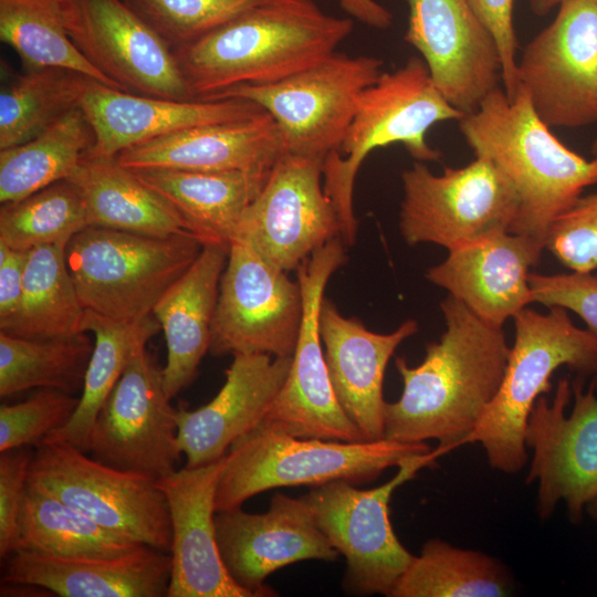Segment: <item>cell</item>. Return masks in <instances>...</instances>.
<instances>
[{
    "label": "cell",
    "instance_id": "39",
    "mask_svg": "<svg viewBox=\"0 0 597 597\" xmlns=\"http://www.w3.org/2000/svg\"><path fill=\"white\" fill-rule=\"evenodd\" d=\"M88 226L83 195L70 179L3 203L0 209V242L18 250L67 243Z\"/></svg>",
    "mask_w": 597,
    "mask_h": 597
},
{
    "label": "cell",
    "instance_id": "4",
    "mask_svg": "<svg viewBox=\"0 0 597 597\" xmlns=\"http://www.w3.org/2000/svg\"><path fill=\"white\" fill-rule=\"evenodd\" d=\"M464 115L447 101L418 56L391 72H381L364 90L343 140L322 167L323 188L337 213L345 244L352 245L356 239L353 192L365 158L374 149L400 144L417 161H437L442 155L428 144V130Z\"/></svg>",
    "mask_w": 597,
    "mask_h": 597
},
{
    "label": "cell",
    "instance_id": "26",
    "mask_svg": "<svg viewBox=\"0 0 597 597\" xmlns=\"http://www.w3.org/2000/svg\"><path fill=\"white\" fill-rule=\"evenodd\" d=\"M283 154L277 125L262 111L248 118L192 127L138 144L121 151L116 159L129 169L242 171L269 177Z\"/></svg>",
    "mask_w": 597,
    "mask_h": 597
},
{
    "label": "cell",
    "instance_id": "46",
    "mask_svg": "<svg viewBox=\"0 0 597 597\" xmlns=\"http://www.w3.org/2000/svg\"><path fill=\"white\" fill-rule=\"evenodd\" d=\"M29 252L0 242V329L19 308Z\"/></svg>",
    "mask_w": 597,
    "mask_h": 597
},
{
    "label": "cell",
    "instance_id": "16",
    "mask_svg": "<svg viewBox=\"0 0 597 597\" xmlns=\"http://www.w3.org/2000/svg\"><path fill=\"white\" fill-rule=\"evenodd\" d=\"M176 412L161 368L143 344L98 411L87 452L112 468L158 480L176 470L182 453Z\"/></svg>",
    "mask_w": 597,
    "mask_h": 597
},
{
    "label": "cell",
    "instance_id": "1",
    "mask_svg": "<svg viewBox=\"0 0 597 597\" xmlns=\"http://www.w3.org/2000/svg\"><path fill=\"white\" fill-rule=\"evenodd\" d=\"M446 332L426 346L422 363L405 357L395 366L404 388L386 402L385 439L422 443L429 439L451 451L467 443L502 383L511 347L503 327L475 315L448 295L440 304Z\"/></svg>",
    "mask_w": 597,
    "mask_h": 597
},
{
    "label": "cell",
    "instance_id": "30",
    "mask_svg": "<svg viewBox=\"0 0 597 597\" xmlns=\"http://www.w3.org/2000/svg\"><path fill=\"white\" fill-rule=\"evenodd\" d=\"M67 179L83 195L90 226L153 237L189 232L172 207L116 157L88 154Z\"/></svg>",
    "mask_w": 597,
    "mask_h": 597
},
{
    "label": "cell",
    "instance_id": "6",
    "mask_svg": "<svg viewBox=\"0 0 597 597\" xmlns=\"http://www.w3.org/2000/svg\"><path fill=\"white\" fill-rule=\"evenodd\" d=\"M430 450L426 442L385 438L359 442L298 438L260 422L226 453L216 511L239 507L250 498L276 488H314L336 480L367 483L386 469Z\"/></svg>",
    "mask_w": 597,
    "mask_h": 597
},
{
    "label": "cell",
    "instance_id": "29",
    "mask_svg": "<svg viewBox=\"0 0 597 597\" xmlns=\"http://www.w3.org/2000/svg\"><path fill=\"white\" fill-rule=\"evenodd\" d=\"M132 170L172 207L187 231L202 244L227 248L237 238L245 210L268 179L242 171Z\"/></svg>",
    "mask_w": 597,
    "mask_h": 597
},
{
    "label": "cell",
    "instance_id": "8",
    "mask_svg": "<svg viewBox=\"0 0 597 597\" xmlns=\"http://www.w3.org/2000/svg\"><path fill=\"white\" fill-rule=\"evenodd\" d=\"M447 452L438 446L407 458L398 465L397 473L377 488L363 490L336 480L311 488L302 496L316 525L346 559L343 584L347 591L390 597L415 557L391 526V495L419 470L434 467L437 459Z\"/></svg>",
    "mask_w": 597,
    "mask_h": 597
},
{
    "label": "cell",
    "instance_id": "47",
    "mask_svg": "<svg viewBox=\"0 0 597 597\" xmlns=\"http://www.w3.org/2000/svg\"><path fill=\"white\" fill-rule=\"evenodd\" d=\"M342 9L357 21L385 30L392 23L391 12L376 0H336Z\"/></svg>",
    "mask_w": 597,
    "mask_h": 597
},
{
    "label": "cell",
    "instance_id": "35",
    "mask_svg": "<svg viewBox=\"0 0 597 597\" xmlns=\"http://www.w3.org/2000/svg\"><path fill=\"white\" fill-rule=\"evenodd\" d=\"M143 546L103 527L61 500L28 485L19 516L15 551L62 557H114Z\"/></svg>",
    "mask_w": 597,
    "mask_h": 597
},
{
    "label": "cell",
    "instance_id": "2",
    "mask_svg": "<svg viewBox=\"0 0 597 597\" xmlns=\"http://www.w3.org/2000/svg\"><path fill=\"white\" fill-rule=\"evenodd\" d=\"M353 28L352 19L312 0H269L174 52L193 98L211 100L310 67L336 52Z\"/></svg>",
    "mask_w": 597,
    "mask_h": 597
},
{
    "label": "cell",
    "instance_id": "21",
    "mask_svg": "<svg viewBox=\"0 0 597 597\" xmlns=\"http://www.w3.org/2000/svg\"><path fill=\"white\" fill-rule=\"evenodd\" d=\"M224 457L157 480L171 523L167 597H252L228 573L216 534V492Z\"/></svg>",
    "mask_w": 597,
    "mask_h": 597
},
{
    "label": "cell",
    "instance_id": "17",
    "mask_svg": "<svg viewBox=\"0 0 597 597\" xmlns=\"http://www.w3.org/2000/svg\"><path fill=\"white\" fill-rule=\"evenodd\" d=\"M59 1L75 46L121 91L195 100L174 50L124 0Z\"/></svg>",
    "mask_w": 597,
    "mask_h": 597
},
{
    "label": "cell",
    "instance_id": "40",
    "mask_svg": "<svg viewBox=\"0 0 597 597\" xmlns=\"http://www.w3.org/2000/svg\"><path fill=\"white\" fill-rule=\"evenodd\" d=\"M175 51L269 0H124Z\"/></svg>",
    "mask_w": 597,
    "mask_h": 597
},
{
    "label": "cell",
    "instance_id": "44",
    "mask_svg": "<svg viewBox=\"0 0 597 597\" xmlns=\"http://www.w3.org/2000/svg\"><path fill=\"white\" fill-rule=\"evenodd\" d=\"M33 451L29 447L0 452V556L17 549L19 516L28 490Z\"/></svg>",
    "mask_w": 597,
    "mask_h": 597
},
{
    "label": "cell",
    "instance_id": "7",
    "mask_svg": "<svg viewBox=\"0 0 597 597\" xmlns=\"http://www.w3.org/2000/svg\"><path fill=\"white\" fill-rule=\"evenodd\" d=\"M202 248L190 232L153 237L88 226L70 239L65 259L86 311L142 322Z\"/></svg>",
    "mask_w": 597,
    "mask_h": 597
},
{
    "label": "cell",
    "instance_id": "32",
    "mask_svg": "<svg viewBox=\"0 0 597 597\" xmlns=\"http://www.w3.org/2000/svg\"><path fill=\"white\" fill-rule=\"evenodd\" d=\"M95 144L91 123L74 108L28 142L0 150V202L18 201L67 179Z\"/></svg>",
    "mask_w": 597,
    "mask_h": 597
},
{
    "label": "cell",
    "instance_id": "34",
    "mask_svg": "<svg viewBox=\"0 0 597 597\" xmlns=\"http://www.w3.org/2000/svg\"><path fill=\"white\" fill-rule=\"evenodd\" d=\"M513 589V576L496 558L431 538L390 597H502Z\"/></svg>",
    "mask_w": 597,
    "mask_h": 597
},
{
    "label": "cell",
    "instance_id": "12",
    "mask_svg": "<svg viewBox=\"0 0 597 597\" xmlns=\"http://www.w3.org/2000/svg\"><path fill=\"white\" fill-rule=\"evenodd\" d=\"M583 377L561 378L553 400L540 396L526 422L525 444L533 450L526 484L538 483L536 513L548 519L558 502L579 523L597 492V396Z\"/></svg>",
    "mask_w": 597,
    "mask_h": 597
},
{
    "label": "cell",
    "instance_id": "33",
    "mask_svg": "<svg viewBox=\"0 0 597 597\" xmlns=\"http://www.w3.org/2000/svg\"><path fill=\"white\" fill-rule=\"evenodd\" d=\"M159 329L154 316L142 322H117L85 310L84 333L94 334V348L82 395L71 420L44 441L67 442L87 453L96 416L122 377L136 349Z\"/></svg>",
    "mask_w": 597,
    "mask_h": 597
},
{
    "label": "cell",
    "instance_id": "11",
    "mask_svg": "<svg viewBox=\"0 0 597 597\" xmlns=\"http://www.w3.org/2000/svg\"><path fill=\"white\" fill-rule=\"evenodd\" d=\"M399 229L409 245L434 243L449 250L494 232L509 231L519 211L507 178L485 157L441 175L416 161L401 174Z\"/></svg>",
    "mask_w": 597,
    "mask_h": 597
},
{
    "label": "cell",
    "instance_id": "36",
    "mask_svg": "<svg viewBox=\"0 0 597 597\" xmlns=\"http://www.w3.org/2000/svg\"><path fill=\"white\" fill-rule=\"evenodd\" d=\"M92 80L61 67L32 69L12 77L0 93V150L28 142L80 107Z\"/></svg>",
    "mask_w": 597,
    "mask_h": 597
},
{
    "label": "cell",
    "instance_id": "9",
    "mask_svg": "<svg viewBox=\"0 0 597 597\" xmlns=\"http://www.w3.org/2000/svg\"><path fill=\"white\" fill-rule=\"evenodd\" d=\"M381 66L376 56L334 52L281 81L239 85L211 100L259 105L276 123L286 154L324 163L343 140L362 93L379 77Z\"/></svg>",
    "mask_w": 597,
    "mask_h": 597
},
{
    "label": "cell",
    "instance_id": "49",
    "mask_svg": "<svg viewBox=\"0 0 597 597\" xmlns=\"http://www.w3.org/2000/svg\"><path fill=\"white\" fill-rule=\"evenodd\" d=\"M585 511L595 522H597V492L587 503Z\"/></svg>",
    "mask_w": 597,
    "mask_h": 597
},
{
    "label": "cell",
    "instance_id": "3",
    "mask_svg": "<svg viewBox=\"0 0 597 597\" xmlns=\"http://www.w3.org/2000/svg\"><path fill=\"white\" fill-rule=\"evenodd\" d=\"M458 124L475 156L488 158L517 195L512 233L545 244L553 220L597 185V158L586 159L564 145L521 85L512 98L503 88L494 90Z\"/></svg>",
    "mask_w": 597,
    "mask_h": 597
},
{
    "label": "cell",
    "instance_id": "25",
    "mask_svg": "<svg viewBox=\"0 0 597 597\" xmlns=\"http://www.w3.org/2000/svg\"><path fill=\"white\" fill-rule=\"evenodd\" d=\"M80 107L91 123L92 155L116 157L135 145L192 127L248 118L263 109L249 101L171 100L116 90L92 80Z\"/></svg>",
    "mask_w": 597,
    "mask_h": 597
},
{
    "label": "cell",
    "instance_id": "10",
    "mask_svg": "<svg viewBox=\"0 0 597 597\" xmlns=\"http://www.w3.org/2000/svg\"><path fill=\"white\" fill-rule=\"evenodd\" d=\"M28 485L118 535L170 553L169 509L155 479L112 468L67 442L50 440L33 451Z\"/></svg>",
    "mask_w": 597,
    "mask_h": 597
},
{
    "label": "cell",
    "instance_id": "14",
    "mask_svg": "<svg viewBox=\"0 0 597 597\" xmlns=\"http://www.w3.org/2000/svg\"><path fill=\"white\" fill-rule=\"evenodd\" d=\"M344 244L332 239L296 269L303 294L300 335L287 378L262 422L298 438L366 441L335 396L320 334L324 290L346 261Z\"/></svg>",
    "mask_w": 597,
    "mask_h": 597
},
{
    "label": "cell",
    "instance_id": "31",
    "mask_svg": "<svg viewBox=\"0 0 597 597\" xmlns=\"http://www.w3.org/2000/svg\"><path fill=\"white\" fill-rule=\"evenodd\" d=\"M66 244L30 250L19 308L0 332L31 339L66 338L84 333L85 308L66 264Z\"/></svg>",
    "mask_w": 597,
    "mask_h": 597
},
{
    "label": "cell",
    "instance_id": "48",
    "mask_svg": "<svg viewBox=\"0 0 597 597\" xmlns=\"http://www.w3.org/2000/svg\"><path fill=\"white\" fill-rule=\"evenodd\" d=\"M564 1L565 0H528V6L535 15L544 17Z\"/></svg>",
    "mask_w": 597,
    "mask_h": 597
},
{
    "label": "cell",
    "instance_id": "42",
    "mask_svg": "<svg viewBox=\"0 0 597 597\" xmlns=\"http://www.w3.org/2000/svg\"><path fill=\"white\" fill-rule=\"evenodd\" d=\"M545 249L572 271L597 269V192L580 196L553 220Z\"/></svg>",
    "mask_w": 597,
    "mask_h": 597
},
{
    "label": "cell",
    "instance_id": "22",
    "mask_svg": "<svg viewBox=\"0 0 597 597\" xmlns=\"http://www.w3.org/2000/svg\"><path fill=\"white\" fill-rule=\"evenodd\" d=\"M545 244L509 231L491 233L449 250L426 277L460 300L484 322L503 327L531 302L530 269Z\"/></svg>",
    "mask_w": 597,
    "mask_h": 597
},
{
    "label": "cell",
    "instance_id": "37",
    "mask_svg": "<svg viewBox=\"0 0 597 597\" xmlns=\"http://www.w3.org/2000/svg\"><path fill=\"white\" fill-rule=\"evenodd\" d=\"M93 348L94 343L85 333L31 339L0 332V396L31 388L74 395L83 389Z\"/></svg>",
    "mask_w": 597,
    "mask_h": 597
},
{
    "label": "cell",
    "instance_id": "15",
    "mask_svg": "<svg viewBox=\"0 0 597 597\" xmlns=\"http://www.w3.org/2000/svg\"><path fill=\"white\" fill-rule=\"evenodd\" d=\"M519 85L553 127L597 123V0H565L517 61Z\"/></svg>",
    "mask_w": 597,
    "mask_h": 597
},
{
    "label": "cell",
    "instance_id": "38",
    "mask_svg": "<svg viewBox=\"0 0 597 597\" xmlns=\"http://www.w3.org/2000/svg\"><path fill=\"white\" fill-rule=\"evenodd\" d=\"M0 39L19 54L28 70L66 69L119 90L75 46L59 0H0Z\"/></svg>",
    "mask_w": 597,
    "mask_h": 597
},
{
    "label": "cell",
    "instance_id": "43",
    "mask_svg": "<svg viewBox=\"0 0 597 597\" xmlns=\"http://www.w3.org/2000/svg\"><path fill=\"white\" fill-rule=\"evenodd\" d=\"M531 302L577 314L597 338V275L591 272L528 274Z\"/></svg>",
    "mask_w": 597,
    "mask_h": 597
},
{
    "label": "cell",
    "instance_id": "50",
    "mask_svg": "<svg viewBox=\"0 0 597 597\" xmlns=\"http://www.w3.org/2000/svg\"><path fill=\"white\" fill-rule=\"evenodd\" d=\"M591 154H593V156L595 158H597V136H596L595 140L591 144Z\"/></svg>",
    "mask_w": 597,
    "mask_h": 597
},
{
    "label": "cell",
    "instance_id": "41",
    "mask_svg": "<svg viewBox=\"0 0 597 597\" xmlns=\"http://www.w3.org/2000/svg\"><path fill=\"white\" fill-rule=\"evenodd\" d=\"M77 405V397L51 388L19 404L1 405L0 452L39 446L71 420Z\"/></svg>",
    "mask_w": 597,
    "mask_h": 597
},
{
    "label": "cell",
    "instance_id": "18",
    "mask_svg": "<svg viewBox=\"0 0 597 597\" xmlns=\"http://www.w3.org/2000/svg\"><path fill=\"white\" fill-rule=\"evenodd\" d=\"M322 167L321 160L283 154L245 210L235 239L289 272L341 238L337 213L323 188Z\"/></svg>",
    "mask_w": 597,
    "mask_h": 597
},
{
    "label": "cell",
    "instance_id": "24",
    "mask_svg": "<svg viewBox=\"0 0 597 597\" xmlns=\"http://www.w3.org/2000/svg\"><path fill=\"white\" fill-rule=\"evenodd\" d=\"M415 320L388 334L375 333L357 318L343 316L324 296L320 334L335 396L366 441L385 438L383 383L397 347L416 334Z\"/></svg>",
    "mask_w": 597,
    "mask_h": 597
},
{
    "label": "cell",
    "instance_id": "20",
    "mask_svg": "<svg viewBox=\"0 0 597 597\" xmlns=\"http://www.w3.org/2000/svg\"><path fill=\"white\" fill-rule=\"evenodd\" d=\"M217 543L232 579L252 597L276 596L264 584L275 570L301 561H335L339 553L316 525L301 498L276 493L268 511L216 512Z\"/></svg>",
    "mask_w": 597,
    "mask_h": 597
},
{
    "label": "cell",
    "instance_id": "23",
    "mask_svg": "<svg viewBox=\"0 0 597 597\" xmlns=\"http://www.w3.org/2000/svg\"><path fill=\"white\" fill-rule=\"evenodd\" d=\"M291 364L292 356L233 355L226 381L212 400L193 410L177 408L178 442L186 467L221 459L237 439L262 422Z\"/></svg>",
    "mask_w": 597,
    "mask_h": 597
},
{
    "label": "cell",
    "instance_id": "28",
    "mask_svg": "<svg viewBox=\"0 0 597 597\" xmlns=\"http://www.w3.org/2000/svg\"><path fill=\"white\" fill-rule=\"evenodd\" d=\"M229 248L203 244L191 266L166 291L153 310L164 331L167 362L163 384L171 400L195 378L209 352L211 327Z\"/></svg>",
    "mask_w": 597,
    "mask_h": 597
},
{
    "label": "cell",
    "instance_id": "13",
    "mask_svg": "<svg viewBox=\"0 0 597 597\" xmlns=\"http://www.w3.org/2000/svg\"><path fill=\"white\" fill-rule=\"evenodd\" d=\"M234 239L222 272L209 353L293 356L303 317L298 281Z\"/></svg>",
    "mask_w": 597,
    "mask_h": 597
},
{
    "label": "cell",
    "instance_id": "19",
    "mask_svg": "<svg viewBox=\"0 0 597 597\" xmlns=\"http://www.w3.org/2000/svg\"><path fill=\"white\" fill-rule=\"evenodd\" d=\"M404 40L427 64L447 101L463 114L499 88L501 56L470 0H407Z\"/></svg>",
    "mask_w": 597,
    "mask_h": 597
},
{
    "label": "cell",
    "instance_id": "27",
    "mask_svg": "<svg viewBox=\"0 0 597 597\" xmlns=\"http://www.w3.org/2000/svg\"><path fill=\"white\" fill-rule=\"evenodd\" d=\"M2 561V584L42 587L61 597H167L171 575L170 553L147 545L114 557L15 551Z\"/></svg>",
    "mask_w": 597,
    "mask_h": 597
},
{
    "label": "cell",
    "instance_id": "45",
    "mask_svg": "<svg viewBox=\"0 0 597 597\" xmlns=\"http://www.w3.org/2000/svg\"><path fill=\"white\" fill-rule=\"evenodd\" d=\"M494 36L501 56L503 91L512 98L519 87L517 39L514 28V0H470Z\"/></svg>",
    "mask_w": 597,
    "mask_h": 597
},
{
    "label": "cell",
    "instance_id": "5",
    "mask_svg": "<svg viewBox=\"0 0 597 597\" xmlns=\"http://www.w3.org/2000/svg\"><path fill=\"white\" fill-rule=\"evenodd\" d=\"M515 339L500 388L467 443H480L492 469L513 474L527 461L525 429L540 396L561 366L587 378L597 371V338L574 325L567 310L523 308L513 317Z\"/></svg>",
    "mask_w": 597,
    "mask_h": 597
},
{
    "label": "cell",
    "instance_id": "51",
    "mask_svg": "<svg viewBox=\"0 0 597 597\" xmlns=\"http://www.w3.org/2000/svg\"><path fill=\"white\" fill-rule=\"evenodd\" d=\"M590 378H591L590 385L593 386V388L597 392V371Z\"/></svg>",
    "mask_w": 597,
    "mask_h": 597
}]
</instances>
